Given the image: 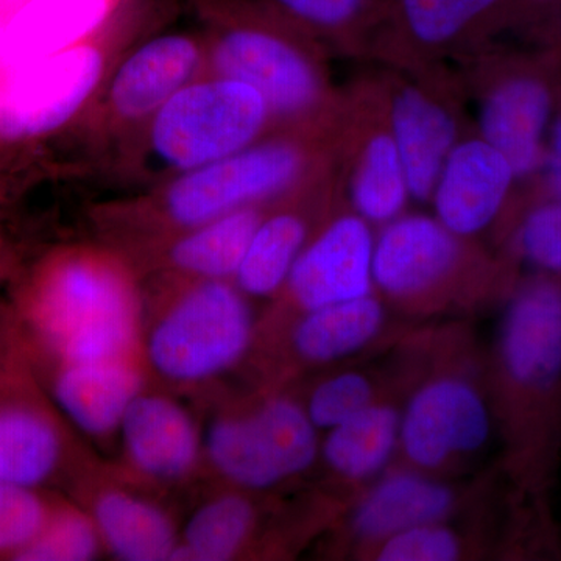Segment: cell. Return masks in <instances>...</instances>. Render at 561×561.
Here are the masks:
<instances>
[{
    "label": "cell",
    "mask_w": 561,
    "mask_h": 561,
    "mask_svg": "<svg viewBox=\"0 0 561 561\" xmlns=\"http://www.w3.org/2000/svg\"><path fill=\"white\" fill-rule=\"evenodd\" d=\"M389 327L386 301L378 291L295 313L287 327V348L301 367H331L357 356L383 337Z\"/></svg>",
    "instance_id": "18"
},
{
    "label": "cell",
    "mask_w": 561,
    "mask_h": 561,
    "mask_svg": "<svg viewBox=\"0 0 561 561\" xmlns=\"http://www.w3.org/2000/svg\"><path fill=\"white\" fill-rule=\"evenodd\" d=\"M508 18L552 38L561 36V0H511Z\"/></svg>",
    "instance_id": "35"
},
{
    "label": "cell",
    "mask_w": 561,
    "mask_h": 561,
    "mask_svg": "<svg viewBox=\"0 0 561 561\" xmlns=\"http://www.w3.org/2000/svg\"><path fill=\"white\" fill-rule=\"evenodd\" d=\"M25 342L58 364L133 359L142 353L138 294L119 265L66 254L41 273L16 316Z\"/></svg>",
    "instance_id": "2"
},
{
    "label": "cell",
    "mask_w": 561,
    "mask_h": 561,
    "mask_svg": "<svg viewBox=\"0 0 561 561\" xmlns=\"http://www.w3.org/2000/svg\"><path fill=\"white\" fill-rule=\"evenodd\" d=\"M202 58V47L187 35L171 33L147 41L117 69L111 83V108L127 121L153 116L191 83Z\"/></svg>",
    "instance_id": "20"
},
{
    "label": "cell",
    "mask_w": 561,
    "mask_h": 561,
    "mask_svg": "<svg viewBox=\"0 0 561 561\" xmlns=\"http://www.w3.org/2000/svg\"><path fill=\"white\" fill-rule=\"evenodd\" d=\"M210 16L217 25L209 49L214 76L249 84L276 116H302L316 106L321 92L316 69L271 18L247 11Z\"/></svg>",
    "instance_id": "8"
},
{
    "label": "cell",
    "mask_w": 561,
    "mask_h": 561,
    "mask_svg": "<svg viewBox=\"0 0 561 561\" xmlns=\"http://www.w3.org/2000/svg\"><path fill=\"white\" fill-rule=\"evenodd\" d=\"M146 389L139 357L58 364L50 378V398L81 432L106 438L119 432L131 401Z\"/></svg>",
    "instance_id": "17"
},
{
    "label": "cell",
    "mask_w": 561,
    "mask_h": 561,
    "mask_svg": "<svg viewBox=\"0 0 561 561\" xmlns=\"http://www.w3.org/2000/svg\"><path fill=\"white\" fill-rule=\"evenodd\" d=\"M27 360V343L16 317L0 312V389Z\"/></svg>",
    "instance_id": "36"
},
{
    "label": "cell",
    "mask_w": 561,
    "mask_h": 561,
    "mask_svg": "<svg viewBox=\"0 0 561 561\" xmlns=\"http://www.w3.org/2000/svg\"><path fill=\"white\" fill-rule=\"evenodd\" d=\"M457 332L427 341L402 405L398 456L405 467L449 478L485 453L494 423L486 365Z\"/></svg>",
    "instance_id": "3"
},
{
    "label": "cell",
    "mask_w": 561,
    "mask_h": 561,
    "mask_svg": "<svg viewBox=\"0 0 561 561\" xmlns=\"http://www.w3.org/2000/svg\"><path fill=\"white\" fill-rule=\"evenodd\" d=\"M393 0H371L373 5L376 7H390Z\"/></svg>",
    "instance_id": "39"
},
{
    "label": "cell",
    "mask_w": 561,
    "mask_h": 561,
    "mask_svg": "<svg viewBox=\"0 0 561 561\" xmlns=\"http://www.w3.org/2000/svg\"><path fill=\"white\" fill-rule=\"evenodd\" d=\"M548 165H557L561 168V111L552 119L551 133H549Z\"/></svg>",
    "instance_id": "37"
},
{
    "label": "cell",
    "mask_w": 561,
    "mask_h": 561,
    "mask_svg": "<svg viewBox=\"0 0 561 561\" xmlns=\"http://www.w3.org/2000/svg\"><path fill=\"white\" fill-rule=\"evenodd\" d=\"M515 179L511 162L485 139L457 144L432 195L437 219L460 238L478 234L500 216Z\"/></svg>",
    "instance_id": "15"
},
{
    "label": "cell",
    "mask_w": 561,
    "mask_h": 561,
    "mask_svg": "<svg viewBox=\"0 0 561 561\" xmlns=\"http://www.w3.org/2000/svg\"><path fill=\"white\" fill-rule=\"evenodd\" d=\"M261 220L249 206L187 228L169 249V264L194 279L232 280Z\"/></svg>",
    "instance_id": "25"
},
{
    "label": "cell",
    "mask_w": 561,
    "mask_h": 561,
    "mask_svg": "<svg viewBox=\"0 0 561 561\" xmlns=\"http://www.w3.org/2000/svg\"><path fill=\"white\" fill-rule=\"evenodd\" d=\"M28 360L0 389V485L41 489L68 463V434Z\"/></svg>",
    "instance_id": "11"
},
{
    "label": "cell",
    "mask_w": 561,
    "mask_h": 561,
    "mask_svg": "<svg viewBox=\"0 0 561 561\" xmlns=\"http://www.w3.org/2000/svg\"><path fill=\"white\" fill-rule=\"evenodd\" d=\"M391 130L409 194L415 201H431L443 165L456 142V122L430 95L416 88H405L394 98Z\"/></svg>",
    "instance_id": "22"
},
{
    "label": "cell",
    "mask_w": 561,
    "mask_h": 561,
    "mask_svg": "<svg viewBox=\"0 0 561 561\" xmlns=\"http://www.w3.org/2000/svg\"><path fill=\"white\" fill-rule=\"evenodd\" d=\"M90 515L103 548L125 561L172 560L180 535L168 512L146 497L121 486H105L94 494Z\"/></svg>",
    "instance_id": "23"
},
{
    "label": "cell",
    "mask_w": 561,
    "mask_h": 561,
    "mask_svg": "<svg viewBox=\"0 0 561 561\" xmlns=\"http://www.w3.org/2000/svg\"><path fill=\"white\" fill-rule=\"evenodd\" d=\"M268 116L264 98L242 81H191L153 114L151 149L169 168L192 171L250 147Z\"/></svg>",
    "instance_id": "7"
},
{
    "label": "cell",
    "mask_w": 561,
    "mask_h": 561,
    "mask_svg": "<svg viewBox=\"0 0 561 561\" xmlns=\"http://www.w3.org/2000/svg\"><path fill=\"white\" fill-rule=\"evenodd\" d=\"M111 0H31L3 24L0 73L80 44L106 21Z\"/></svg>",
    "instance_id": "21"
},
{
    "label": "cell",
    "mask_w": 561,
    "mask_h": 561,
    "mask_svg": "<svg viewBox=\"0 0 561 561\" xmlns=\"http://www.w3.org/2000/svg\"><path fill=\"white\" fill-rule=\"evenodd\" d=\"M546 184H548L549 197L561 202V168L549 165L548 181H546Z\"/></svg>",
    "instance_id": "38"
},
{
    "label": "cell",
    "mask_w": 561,
    "mask_h": 561,
    "mask_svg": "<svg viewBox=\"0 0 561 561\" xmlns=\"http://www.w3.org/2000/svg\"><path fill=\"white\" fill-rule=\"evenodd\" d=\"M102 76L101 50L90 44L0 73V139L57 130L79 113Z\"/></svg>",
    "instance_id": "10"
},
{
    "label": "cell",
    "mask_w": 561,
    "mask_h": 561,
    "mask_svg": "<svg viewBox=\"0 0 561 561\" xmlns=\"http://www.w3.org/2000/svg\"><path fill=\"white\" fill-rule=\"evenodd\" d=\"M375 243L370 221L359 214L332 220L302 249L284 286L294 312L375 294Z\"/></svg>",
    "instance_id": "13"
},
{
    "label": "cell",
    "mask_w": 561,
    "mask_h": 561,
    "mask_svg": "<svg viewBox=\"0 0 561 561\" xmlns=\"http://www.w3.org/2000/svg\"><path fill=\"white\" fill-rule=\"evenodd\" d=\"M308 239V224L298 213L262 217L232 283L249 298L275 297L284 290Z\"/></svg>",
    "instance_id": "26"
},
{
    "label": "cell",
    "mask_w": 561,
    "mask_h": 561,
    "mask_svg": "<svg viewBox=\"0 0 561 561\" xmlns=\"http://www.w3.org/2000/svg\"><path fill=\"white\" fill-rule=\"evenodd\" d=\"M249 297L232 280L195 279L142 339L147 367L175 386H198L238 367L256 341Z\"/></svg>",
    "instance_id": "4"
},
{
    "label": "cell",
    "mask_w": 561,
    "mask_h": 561,
    "mask_svg": "<svg viewBox=\"0 0 561 561\" xmlns=\"http://www.w3.org/2000/svg\"><path fill=\"white\" fill-rule=\"evenodd\" d=\"M405 32L424 46H442L493 18H508L511 0H393Z\"/></svg>",
    "instance_id": "28"
},
{
    "label": "cell",
    "mask_w": 561,
    "mask_h": 561,
    "mask_svg": "<svg viewBox=\"0 0 561 561\" xmlns=\"http://www.w3.org/2000/svg\"><path fill=\"white\" fill-rule=\"evenodd\" d=\"M467 493L448 478L391 465L348 505L345 537L356 556L379 542L432 523L451 522Z\"/></svg>",
    "instance_id": "12"
},
{
    "label": "cell",
    "mask_w": 561,
    "mask_h": 561,
    "mask_svg": "<svg viewBox=\"0 0 561 561\" xmlns=\"http://www.w3.org/2000/svg\"><path fill=\"white\" fill-rule=\"evenodd\" d=\"M103 542L90 512L58 502L46 527L18 561H90Z\"/></svg>",
    "instance_id": "31"
},
{
    "label": "cell",
    "mask_w": 561,
    "mask_h": 561,
    "mask_svg": "<svg viewBox=\"0 0 561 561\" xmlns=\"http://www.w3.org/2000/svg\"><path fill=\"white\" fill-rule=\"evenodd\" d=\"M463 239L438 219L398 217L376 239L373 280L382 300L411 319L474 308L481 295L463 280Z\"/></svg>",
    "instance_id": "6"
},
{
    "label": "cell",
    "mask_w": 561,
    "mask_h": 561,
    "mask_svg": "<svg viewBox=\"0 0 561 561\" xmlns=\"http://www.w3.org/2000/svg\"><path fill=\"white\" fill-rule=\"evenodd\" d=\"M401 415V404L386 398L327 431L319 460L351 502L389 470L398 456Z\"/></svg>",
    "instance_id": "19"
},
{
    "label": "cell",
    "mask_w": 561,
    "mask_h": 561,
    "mask_svg": "<svg viewBox=\"0 0 561 561\" xmlns=\"http://www.w3.org/2000/svg\"><path fill=\"white\" fill-rule=\"evenodd\" d=\"M0 33H2V22H0Z\"/></svg>",
    "instance_id": "40"
},
{
    "label": "cell",
    "mask_w": 561,
    "mask_h": 561,
    "mask_svg": "<svg viewBox=\"0 0 561 561\" xmlns=\"http://www.w3.org/2000/svg\"><path fill=\"white\" fill-rule=\"evenodd\" d=\"M386 383L375 371L343 368L313 383L301 402L313 426L327 432L375 402L390 398Z\"/></svg>",
    "instance_id": "29"
},
{
    "label": "cell",
    "mask_w": 561,
    "mask_h": 561,
    "mask_svg": "<svg viewBox=\"0 0 561 561\" xmlns=\"http://www.w3.org/2000/svg\"><path fill=\"white\" fill-rule=\"evenodd\" d=\"M261 526L253 493L232 489L202 504L181 531L172 560L227 561L249 551Z\"/></svg>",
    "instance_id": "24"
},
{
    "label": "cell",
    "mask_w": 561,
    "mask_h": 561,
    "mask_svg": "<svg viewBox=\"0 0 561 561\" xmlns=\"http://www.w3.org/2000/svg\"><path fill=\"white\" fill-rule=\"evenodd\" d=\"M305 157L290 142H268L183 172L162 195V209L187 230L289 190L300 179Z\"/></svg>",
    "instance_id": "9"
},
{
    "label": "cell",
    "mask_w": 561,
    "mask_h": 561,
    "mask_svg": "<svg viewBox=\"0 0 561 561\" xmlns=\"http://www.w3.org/2000/svg\"><path fill=\"white\" fill-rule=\"evenodd\" d=\"M471 553V542L459 529L445 523L413 527L387 538L365 553L376 561H456Z\"/></svg>",
    "instance_id": "33"
},
{
    "label": "cell",
    "mask_w": 561,
    "mask_h": 561,
    "mask_svg": "<svg viewBox=\"0 0 561 561\" xmlns=\"http://www.w3.org/2000/svg\"><path fill=\"white\" fill-rule=\"evenodd\" d=\"M553 110V88L534 70L511 73L486 95L482 139L507 158L516 179L530 175L548 161L545 138Z\"/></svg>",
    "instance_id": "16"
},
{
    "label": "cell",
    "mask_w": 561,
    "mask_h": 561,
    "mask_svg": "<svg viewBox=\"0 0 561 561\" xmlns=\"http://www.w3.org/2000/svg\"><path fill=\"white\" fill-rule=\"evenodd\" d=\"M519 256L541 273L561 278V202L549 197L524 216L515 234Z\"/></svg>",
    "instance_id": "34"
},
{
    "label": "cell",
    "mask_w": 561,
    "mask_h": 561,
    "mask_svg": "<svg viewBox=\"0 0 561 561\" xmlns=\"http://www.w3.org/2000/svg\"><path fill=\"white\" fill-rule=\"evenodd\" d=\"M119 434L128 463L147 481H184L203 457V434L186 408L144 389L128 405Z\"/></svg>",
    "instance_id": "14"
},
{
    "label": "cell",
    "mask_w": 561,
    "mask_h": 561,
    "mask_svg": "<svg viewBox=\"0 0 561 561\" xmlns=\"http://www.w3.org/2000/svg\"><path fill=\"white\" fill-rule=\"evenodd\" d=\"M486 383L502 468L523 500L540 502L561 459L560 276L540 272L513 287Z\"/></svg>",
    "instance_id": "1"
},
{
    "label": "cell",
    "mask_w": 561,
    "mask_h": 561,
    "mask_svg": "<svg viewBox=\"0 0 561 561\" xmlns=\"http://www.w3.org/2000/svg\"><path fill=\"white\" fill-rule=\"evenodd\" d=\"M58 502L41 489L0 485V560H16L46 527Z\"/></svg>",
    "instance_id": "32"
},
{
    "label": "cell",
    "mask_w": 561,
    "mask_h": 561,
    "mask_svg": "<svg viewBox=\"0 0 561 561\" xmlns=\"http://www.w3.org/2000/svg\"><path fill=\"white\" fill-rule=\"evenodd\" d=\"M201 3L209 14L227 11L276 14L323 32L356 28L375 11L371 0H201Z\"/></svg>",
    "instance_id": "30"
},
{
    "label": "cell",
    "mask_w": 561,
    "mask_h": 561,
    "mask_svg": "<svg viewBox=\"0 0 561 561\" xmlns=\"http://www.w3.org/2000/svg\"><path fill=\"white\" fill-rule=\"evenodd\" d=\"M320 443L302 402L272 391L214 416L203 432V456L231 489L257 494L311 471Z\"/></svg>",
    "instance_id": "5"
},
{
    "label": "cell",
    "mask_w": 561,
    "mask_h": 561,
    "mask_svg": "<svg viewBox=\"0 0 561 561\" xmlns=\"http://www.w3.org/2000/svg\"><path fill=\"white\" fill-rule=\"evenodd\" d=\"M409 186L393 136L379 133L365 146L354 173L351 197L357 214L370 224H390L401 216Z\"/></svg>",
    "instance_id": "27"
}]
</instances>
